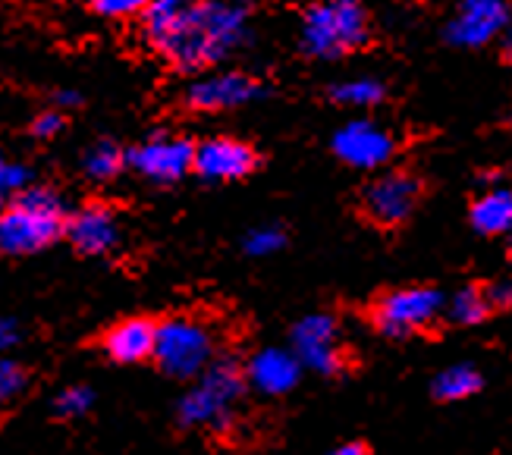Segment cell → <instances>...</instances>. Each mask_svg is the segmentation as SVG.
Instances as JSON below:
<instances>
[{
	"instance_id": "6da1fadb",
	"label": "cell",
	"mask_w": 512,
	"mask_h": 455,
	"mask_svg": "<svg viewBox=\"0 0 512 455\" xmlns=\"http://www.w3.org/2000/svg\"><path fill=\"white\" fill-rule=\"evenodd\" d=\"M249 0H151L142 35L176 70L195 73L249 41Z\"/></svg>"
},
{
	"instance_id": "7a4b0ae2",
	"label": "cell",
	"mask_w": 512,
	"mask_h": 455,
	"mask_svg": "<svg viewBox=\"0 0 512 455\" xmlns=\"http://www.w3.org/2000/svg\"><path fill=\"white\" fill-rule=\"evenodd\" d=\"M371 38L368 13L362 4L343 0H315L302 16V51L315 60H340L365 48Z\"/></svg>"
},
{
	"instance_id": "3957f363",
	"label": "cell",
	"mask_w": 512,
	"mask_h": 455,
	"mask_svg": "<svg viewBox=\"0 0 512 455\" xmlns=\"http://www.w3.org/2000/svg\"><path fill=\"white\" fill-rule=\"evenodd\" d=\"M63 201L51 189H22L0 214V248L32 255L63 233Z\"/></svg>"
},
{
	"instance_id": "277c9868",
	"label": "cell",
	"mask_w": 512,
	"mask_h": 455,
	"mask_svg": "<svg viewBox=\"0 0 512 455\" xmlns=\"http://www.w3.org/2000/svg\"><path fill=\"white\" fill-rule=\"evenodd\" d=\"M246 390V371L233 358L211 361L198 374V383L176 405V418L183 427H227L233 421V405Z\"/></svg>"
},
{
	"instance_id": "5b68a950",
	"label": "cell",
	"mask_w": 512,
	"mask_h": 455,
	"mask_svg": "<svg viewBox=\"0 0 512 455\" xmlns=\"http://www.w3.org/2000/svg\"><path fill=\"white\" fill-rule=\"evenodd\" d=\"M447 311V295L437 286H399L371 305V324L387 339H409L425 333Z\"/></svg>"
},
{
	"instance_id": "8992f818",
	"label": "cell",
	"mask_w": 512,
	"mask_h": 455,
	"mask_svg": "<svg viewBox=\"0 0 512 455\" xmlns=\"http://www.w3.org/2000/svg\"><path fill=\"white\" fill-rule=\"evenodd\" d=\"M154 358L170 377H198L214 361V336L192 317H170L158 324Z\"/></svg>"
},
{
	"instance_id": "52a82bcc",
	"label": "cell",
	"mask_w": 512,
	"mask_h": 455,
	"mask_svg": "<svg viewBox=\"0 0 512 455\" xmlns=\"http://www.w3.org/2000/svg\"><path fill=\"white\" fill-rule=\"evenodd\" d=\"M425 182L409 170H390L362 189V214L377 226H403L421 204Z\"/></svg>"
},
{
	"instance_id": "ba28073f",
	"label": "cell",
	"mask_w": 512,
	"mask_h": 455,
	"mask_svg": "<svg viewBox=\"0 0 512 455\" xmlns=\"http://www.w3.org/2000/svg\"><path fill=\"white\" fill-rule=\"evenodd\" d=\"M293 355L302 368L321 377H337L346 371V349L340 343V324L327 311L305 314L293 327Z\"/></svg>"
},
{
	"instance_id": "9c48e42d",
	"label": "cell",
	"mask_w": 512,
	"mask_h": 455,
	"mask_svg": "<svg viewBox=\"0 0 512 455\" xmlns=\"http://www.w3.org/2000/svg\"><path fill=\"white\" fill-rule=\"evenodd\" d=\"M192 157H195V145L189 139H180V135H154V139L126 151V164L142 179L158 182V186H170V182H180L192 170Z\"/></svg>"
},
{
	"instance_id": "30bf717a",
	"label": "cell",
	"mask_w": 512,
	"mask_h": 455,
	"mask_svg": "<svg viewBox=\"0 0 512 455\" xmlns=\"http://www.w3.org/2000/svg\"><path fill=\"white\" fill-rule=\"evenodd\" d=\"M333 154L352 170H377L396 154L393 132L374 120H352L333 132Z\"/></svg>"
},
{
	"instance_id": "8fae6325",
	"label": "cell",
	"mask_w": 512,
	"mask_h": 455,
	"mask_svg": "<svg viewBox=\"0 0 512 455\" xmlns=\"http://www.w3.org/2000/svg\"><path fill=\"white\" fill-rule=\"evenodd\" d=\"M509 26V0H459L456 16L447 22L450 44L456 48H484Z\"/></svg>"
},
{
	"instance_id": "7c38bea8",
	"label": "cell",
	"mask_w": 512,
	"mask_h": 455,
	"mask_svg": "<svg viewBox=\"0 0 512 455\" xmlns=\"http://www.w3.org/2000/svg\"><path fill=\"white\" fill-rule=\"evenodd\" d=\"M267 91L255 76L246 73H217L195 79L186 88V107L198 113H220V110H236L246 107L258 98H264Z\"/></svg>"
},
{
	"instance_id": "4fadbf2b",
	"label": "cell",
	"mask_w": 512,
	"mask_h": 455,
	"mask_svg": "<svg viewBox=\"0 0 512 455\" xmlns=\"http://www.w3.org/2000/svg\"><path fill=\"white\" fill-rule=\"evenodd\" d=\"M255 167H258L255 148L239 139H227V135H217V139L202 142L192 157V170L208 182L246 179Z\"/></svg>"
},
{
	"instance_id": "5bb4252c",
	"label": "cell",
	"mask_w": 512,
	"mask_h": 455,
	"mask_svg": "<svg viewBox=\"0 0 512 455\" xmlns=\"http://www.w3.org/2000/svg\"><path fill=\"white\" fill-rule=\"evenodd\" d=\"M66 239L73 242L76 252L82 255H104L117 245L120 239V226H117V214L101 201L82 204V208L63 223Z\"/></svg>"
},
{
	"instance_id": "9a60e30c",
	"label": "cell",
	"mask_w": 512,
	"mask_h": 455,
	"mask_svg": "<svg viewBox=\"0 0 512 455\" xmlns=\"http://www.w3.org/2000/svg\"><path fill=\"white\" fill-rule=\"evenodd\" d=\"M246 377L264 396H286L289 390H296V383L302 377V364L286 349H261L249 361Z\"/></svg>"
},
{
	"instance_id": "2e32d148",
	"label": "cell",
	"mask_w": 512,
	"mask_h": 455,
	"mask_svg": "<svg viewBox=\"0 0 512 455\" xmlns=\"http://www.w3.org/2000/svg\"><path fill=\"white\" fill-rule=\"evenodd\" d=\"M154 339H158V324L148 317H126L104 333V352L117 364H139L154 358Z\"/></svg>"
},
{
	"instance_id": "e0dca14e",
	"label": "cell",
	"mask_w": 512,
	"mask_h": 455,
	"mask_svg": "<svg viewBox=\"0 0 512 455\" xmlns=\"http://www.w3.org/2000/svg\"><path fill=\"white\" fill-rule=\"evenodd\" d=\"M469 223L478 236H487V239L509 236L512 233V189H506L500 182V186L481 192L469 208Z\"/></svg>"
},
{
	"instance_id": "ac0fdd59",
	"label": "cell",
	"mask_w": 512,
	"mask_h": 455,
	"mask_svg": "<svg viewBox=\"0 0 512 455\" xmlns=\"http://www.w3.org/2000/svg\"><path fill=\"white\" fill-rule=\"evenodd\" d=\"M481 390H484V374H481L478 364H469V361L450 364V368L437 371L431 380V396L440 405L465 402V399L478 396Z\"/></svg>"
},
{
	"instance_id": "d6986e66",
	"label": "cell",
	"mask_w": 512,
	"mask_h": 455,
	"mask_svg": "<svg viewBox=\"0 0 512 455\" xmlns=\"http://www.w3.org/2000/svg\"><path fill=\"white\" fill-rule=\"evenodd\" d=\"M443 314H447L450 321L459 324V327H478V324L491 321V317H494L491 305H487V299H484V286L481 283H469V286L456 289Z\"/></svg>"
},
{
	"instance_id": "ffe728a7",
	"label": "cell",
	"mask_w": 512,
	"mask_h": 455,
	"mask_svg": "<svg viewBox=\"0 0 512 455\" xmlns=\"http://www.w3.org/2000/svg\"><path fill=\"white\" fill-rule=\"evenodd\" d=\"M384 95H387L384 82L374 76H355L330 88V101L340 107H377L384 101Z\"/></svg>"
},
{
	"instance_id": "44dd1931",
	"label": "cell",
	"mask_w": 512,
	"mask_h": 455,
	"mask_svg": "<svg viewBox=\"0 0 512 455\" xmlns=\"http://www.w3.org/2000/svg\"><path fill=\"white\" fill-rule=\"evenodd\" d=\"M126 164V151H120L117 142H95L92 148L85 151L82 157V170L88 179H95V182H107V179H114Z\"/></svg>"
},
{
	"instance_id": "7402d4cb",
	"label": "cell",
	"mask_w": 512,
	"mask_h": 455,
	"mask_svg": "<svg viewBox=\"0 0 512 455\" xmlns=\"http://www.w3.org/2000/svg\"><path fill=\"white\" fill-rule=\"evenodd\" d=\"M92 402H95L92 390H88V386H82V383H73V386H66V390L57 393L54 412L60 418H79V415L88 412V408H92Z\"/></svg>"
},
{
	"instance_id": "603a6c76",
	"label": "cell",
	"mask_w": 512,
	"mask_h": 455,
	"mask_svg": "<svg viewBox=\"0 0 512 455\" xmlns=\"http://www.w3.org/2000/svg\"><path fill=\"white\" fill-rule=\"evenodd\" d=\"M286 245V233L280 226H258L246 236V252L252 258H267V255H277L280 248Z\"/></svg>"
},
{
	"instance_id": "cb8c5ba5",
	"label": "cell",
	"mask_w": 512,
	"mask_h": 455,
	"mask_svg": "<svg viewBox=\"0 0 512 455\" xmlns=\"http://www.w3.org/2000/svg\"><path fill=\"white\" fill-rule=\"evenodd\" d=\"M26 383H29V374L22 364H16L10 358H0V405L16 399L22 390H26Z\"/></svg>"
},
{
	"instance_id": "d4e9b609",
	"label": "cell",
	"mask_w": 512,
	"mask_h": 455,
	"mask_svg": "<svg viewBox=\"0 0 512 455\" xmlns=\"http://www.w3.org/2000/svg\"><path fill=\"white\" fill-rule=\"evenodd\" d=\"M29 167H22V164H0V204H7L22 192V189H29Z\"/></svg>"
},
{
	"instance_id": "484cf974",
	"label": "cell",
	"mask_w": 512,
	"mask_h": 455,
	"mask_svg": "<svg viewBox=\"0 0 512 455\" xmlns=\"http://www.w3.org/2000/svg\"><path fill=\"white\" fill-rule=\"evenodd\" d=\"M151 0H88L98 16L104 19H132V16H142L148 10Z\"/></svg>"
},
{
	"instance_id": "4316f807",
	"label": "cell",
	"mask_w": 512,
	"mask_h": 455,
	"mask_svg": "<svg viewBox=\"0 0 512 455\" xmlns=\"http://www.w3.org/2000/svg\"><path fill=\"white\" fill-rule=\"evenodd\" d=\"M481 286H484V299L494 314L512 311V280H491V283H481Z\"/></svg>"
},
{
	"instance_id": "83f0119b",
	"label": "cell",
	"mask_w": 512,
	"mask_h": 455,
	"mask_svg": "<svg viewBox=\"0 0 512 455\" xmlns=\"http://www.w3.org/2000/svg\"><path fill=\"white\" fill-rule=\"evenodd\" d=\"M63 129V113L60 110H44L32 123V135L35 139H54V135Z\"/></svg>"
},
{
	"instance_id": "f1b7e54d",
	"label": "cell",
	"mask_w": 512,
	"mask_h": 455,
	"mask_svg": "<svg viewBox=\"0 0 512 455\" xmlns=\"http://www.w3.org/2000/svg\"><path fill=\"white\" fill-rule=\"evenodd\" d=\"M22 339V330L16 321H10V317H0V352H7L13 349L16 343Z\"/></svg>"
},
{
	"instance_id": "f546056e",
	"label": "cell",
	"mask_w": 512,
	"mask_h": 455,
	"mask_svg": "<svg viewBox=\"0 0 512 455\" xmlns=\"http://www.w3.org/2000/svg\"><path fill=\"white\" fill-rule=\"evenodd\" d=\"M327 455H368V446L365 443H343L337 449H330Z\"/></svg>"
},
{
	"instance_id": "4dcf8cb0",
	"label": "cell",
	"mask_w": 512,
	"mask_h": 455,
	"mask_svg": "<svg viewBox=\"0 0 512 455\" xmlns=\"http://www.w3.org/2000/svg\"><path fill=\"white\" fill-rule=\"evenodd\" d=\"M500 38H503V41H500V48H503V57H506V60L512 63V26H506Z\"/></svg>"
},
{
	"instance_id": "1f68e13d",
	"label": "cell",
	"mask_w": 512,
	"mask_h": 455,
	"mask_svg": "<svg viewBox=\"0 0 512 455\" xmlns=\"http://www.w3.org/2000/svg\"><path fill=\"white\" fill-rule=\"evenodd\" d=\"M57 104H63V107H76V104H79V95H76V91H57Z\"/></svg>"
},
{
	"instance_id": "d6a6232c",
	"label": "cell",
	"mask_w": 512,
	"mask_h": 455,
	"mask_svg": "<svg viewBox=\"0 0 512 455\" xmlns=\"http://www.w3.org/2000/svg\"><path fill=\"white\" fill-rule=\"evenodd\" d=\"M506 255H509V264H512V233H509V248H506Z\"/></svg>"
},
{
	"instance_id": "836d02e7",
	"label": "cell",
	"mask_w": 512,
	"mask_h": 455,
	"mask_svg": "<svg viewBox=\"0 0 512 455\" xmlns=\"http://www.w3.org/2000/svg\"><path fill=\"white\" fill-rule=\"evenodd\" d=\"M343 4H359V0H343Z\"/></svg>"
},
{
	"instance_id": "e575fe53",
	"label": "cell",
	"mask_w": 512,
	"mask_h": 455,
	"mask_svg": "<svg viewBox=\"0 0 512 455\" xmlns=\"http://www.w3.org/2000/svg\"><path fill=\"white\" fill-rule=\"evenodd\" d=\"M0 164H4V157H0Z\"/></svg>"
}]
</instances>
